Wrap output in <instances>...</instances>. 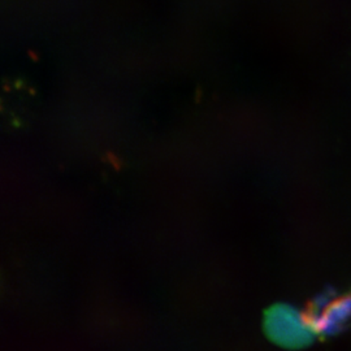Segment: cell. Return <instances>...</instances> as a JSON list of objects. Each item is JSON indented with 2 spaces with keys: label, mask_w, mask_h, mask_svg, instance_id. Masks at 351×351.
Returning a JSON list of instances; mask_svg holds the SVG:
<instances>
[{
  "label": "cell",
  "mask_w": 351,
  "mask_h": 351,
  "mask_svg": "<svg viewBox=\"0 0 351 351\" xmlns=\"http://www.w3.org/2000/svg\"><path fill=\"white\" fill-rule=\"evenodd\" d=\"M264 326L271 339L287 348H301L311 337L300 315L287 306L271 308Z\"/></svg>",
  "instance_id": "1"
}]
</instances>
